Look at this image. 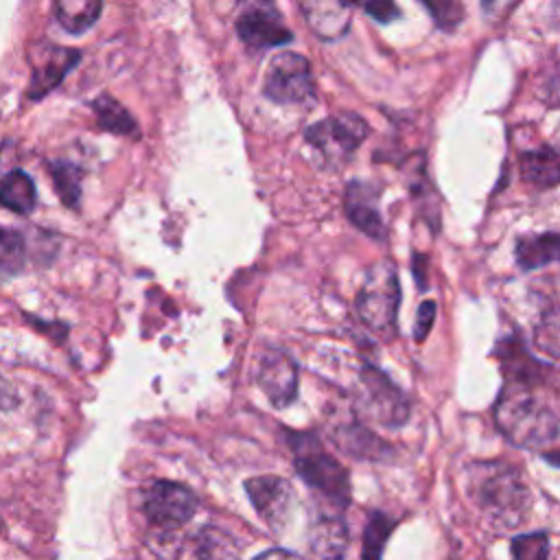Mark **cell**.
Returning <instances> with one entry per match:
<instances>
[{"label": "cell", "mask_w": 560, "mask_h": 560, "mask_svg": "<svg viewBox=\"0 0 560 560\" xmlns=\"http://www.w3.org/2000/svg\"><path fill=\"white\" fill-rule=\"evenodd\" d=\"M475 508L497 532L516 529L529 512L532 494L518 468L505 462H477L468 472Z\"/></svg>", "instance_id": "cell-1"}, {"label": "cell", "mask_w": 560, "mask_h": 560, "mask_svg": "<svg viewBox=\"0 0 560 560\" xmlns=\"http://www.w3.org/2000/svg\"><path fill=\"white\" fill-rule=\"evenodd\" d=\"M540 385H510L494 407L499 431L518 448L545 451L558 442V411L553 398L538 394ZM545 387V385H542Z\"/></svg>", "instance_id": "cell-2"}, {"label": "cell", "mask_w": 560, "mask_h": 560, "mask_svg": "<svg viewBox=\"0 0 560 560\" xmlns=\"http://www.w3.org/2000/svg\"><path fill=\"white\" fill-rule=\"evenodd\" d=\"M287 442L293 453L295 472L302 477V481L332 505L341 510L348 508L352 497L348 470L322 446L319 438L306 431H289Z\"/></svg>", "instance_id": "cell-3"}, {"label": "cell", "mask_w": 560, "mask_h": 560, "mask_svg": "<svg viewBox=\"0 0 560 560\" xmlns=\"http://www.w3.org/2000/svg\"><path fill=\"white\" fill-rule=\"evenodd\" d=\"M400 304L398 273L389 260L372 265L357 295V313L361 322L381 339H392L396 332V315Z\"/></svg>", "instance_id": "cell-4"}, {"label": "cell", "mask_w": 560, "mask_h": 560, "mask_svg": "<svg viewBox=\"0 0 560 560\" xmlns=\"http://www.w3.org/2000/svg\"><path fill=\"white\" fill-rule=\"evenodd\" d=\"M368 136L365 120L354 112H337L311 125L304 133L324 168H341Z\"/></svg>", "instance_id": "cell-5"}, {"label": "cell", "mask_w": 560, "mask_h": 560, "mask_svg": "<svg viewBox=\"0 0 560 560\" xmlns=\"http://www.w3.org/2000/svg\"><path fill=\"white\" fill-rule=\"evenodd\" d=\"M361 418L378 422L387 429H398L409 418L407 396L374 365H363L359 374V394L354 402Z\"/></svg>", "instance_id": "cell-6"}, {"label": "cell", "mask_w": 560, "mask_h": 560, "mask_svg": "<svg viewBox=\"0 0 560 560\" xmlns=\"http://www.w3.org/2000/svg\"><path fill=\"white\" fill-rule=\"evenodd\" d=\"M262 94L280 105H306L315 98L311 63L300 52H278L262 81Z\"/></svg>", "instance_id": "cell-7"}, {"label": "cell", "mask_w": 560, "mask_h": 560, "mask_svg": "<svg viewBox=\"0 0 560 560\" xmlns=\"http://www.w3.org/2000/svg\"><path fill=\"white\" fill-rule=\"evenodd\" d=\"M140 508L151 529H182L197 512V497L177 481L160 479L142 490Z\"/></svg>", "instance_id": "cell-8"}, {"label": "cell", "mask_w": 560, "mask_h": 560, "mask_svg": "<svg viewBox=\"0 0 560 560\" xmlns=\"http://www.w3.org/2000/svg\"><path fill=\"white\" fill-rule=\"evenodd\" d=\"M245 492L258 516L273 532H282L291 518L295 494L287 479L276 475L252 477L245 481Z\"/></svg>", "instance_id": "cell-9"}, {"label": "cell", "mask_w": 560, "mask_h": 560, "mask_svg": "<svg viewBox=\"0 0 560 560\" xmlns=\"http://www.w3.org/2000/svg\"><path fill=\"white\" fill-rule=\"evenodd\" d=\"M236 33L252 50H267L289 44L293 33L271 4H249L236 18Z\"/></svg>", "instance_id": "cell-10"}, {"label": "cell", "mask_w": 560, "mask_h": 560, "mask_svg": "<svg viewBox=\"0 0 560 560\" xmlns=\"http://www.w3.org/2000/svg\"><path fill=\"white\" fill-rule=\"evenodd\" d=\"M256 378L262 394L278 409L291 405L298 396V365L284 350H265L258 361Z\"/></svg>", "instance_id": "cell-11"}, {"label": "cell", "mask_w": 560, "mask_h": 560, "mask_svg": "<svg viewBox=\"0 0 560 560\" xmlns=\"http://www.w3.org/2000/svg\"><path fill=\"white\" fill-rule=\"evenodd\" d=\"M346 214L357 230L374 241L385 238V221L378 210V188L370 182L354 179L346 188Z\"/></svg>", "instance_id": "cell-12"}, {"label": "cell", "mask_w": 560, "mask_h": 560, "mask_svg": "<svg viewBox=\"0 0 560 560\" xmlns=\"http://www.w3.org/2000/svg\"><path fill=\"white\" fill-rule=\"evenodd\" d=\"M81 52L74 48H61L52 44H44L39 59L33 61V79L28 88L31 98H42L50 90H55L63 77L79 63Z\"/></svg>", "instance_id": "cell-13"}, {"label": "cell", "mask_w": 560, "mask_h": 560, "mask_svg": "<svg viewBox=\"0 0 560 560\" xmlns=\"http://www.w3.org/2000/svg\"><path fill=\"white\" fill-rule=\"evenodd\" d=\"M330 438L332 442L348 455L359 459H387L394 448L383 442L376 433H372L368 427L361 424V420L350 418L337 424H330Z\"/></svg>", "instance_id": "cell-14"}, {"label": "cell", "mask_w": 560, "mask_h": 560, "mask_svg": "<svg viewBox=\"0 0 560 560\" xmlns=\"http://www.w3.org/2000/svg\"><path fill=\"white\" fill-rule=\"evenodd\" d=\"M350 4L337 0H308L300 4L308 28L324 42L341 39L350 31Z\"/></svg>", "instance_id": "cell-15"}, {"label": "cell", "mask_w": 560, "mask_h": 560, "mask_svg": "<svg viewBox=\"0 0 560 560\" xmlns=\"http://www.w3.org/2000/svg\"><path fill=\"white\" fill-rule=\"evenodd\" d=\"M348 540V527L341 518L322 516L311 532V551L315 560H343Z\"/></svg>", "instance_id": "cell-16"}, {"label": "cell", "mask_w": 560, "mask_h": 560, "mask_svg": "<svg viewBox=\"0 0 560 560\" xmlns=\"http://www.w3.org/2000/svg\"><path fill=\"white\" fill-rule=\"evenodd\" d=\"M192 536V560H238L241 547L234 536L219 527H201Z\"/></svg>", "instance_id": "cell-17"}, {"label": "cell", "mask_w": 560, "mask_h": 560, "mask_svg": "<svg viewBox=\"0 0 560 560\" xmlns=\"http://www.w3.org/2000/svg\"><path fill=\"white\" fill-rule=\"evenodd\" d=\"M558 234L556 232H542L518 238L514 247V258L523 271H532L538 267H545L549 262H556L558 258Z\"/></svg>", "instance_id": "cell-18"}, {"label": "cell", "mask_w": 560, "mask_h": 560, "mask_svg": "<svg viewBox=\"0 0 560 560\" xmlns=\"http://www.w3.org/2000/svg\"><path fill=\"white\" fill-rule=\"evenodd\" d=\"M521 175L525 182L534 186L553 188L560 179L558 153L551 147H538L534 151H525L521 155Z\"/></svg>", "instance_id": "cell-19"}, {"label": "cell", "mask_w": 560, "mask_h": 560, "mask_svg": "<svg viewBox=\"0 0 560 560\" xmlns=\"http://www.w3.org/2000/svg\"><path fill=\"white\" fill-rule=\"evenodd\" d=\"M92 112H94L101 129L116 133V136H129V138L140 136L133 116L114 96H109V94L96 96L92 101Z\"/></svg>", "instance_id": "cell-20"}, {"label": "cell", "mask_w": 560, "mask_h": 560, "mask_svg": "<svg viewBox=\"0 0 560 560\" xmlns=\"http://www.w3.org/2000/svg\"><path fill=\"white\" fill-rule=\"evenodd\" d=\"M37 201V192H35V184L33 179L15 168L11 173H7L0 182V203L18 214H28L35 208Z\"/></svg>", "instance_id": "cell-21"}, {"label": "cell", "mask_w": 560, "mask_h": 560, "mask_svg": "<svg viewBox=\"0 0 560 560\" xmlns=\"http://www.w3.org/2000/svg\"><path fill=\"white\" fill-rule=\"evenodd\" d=\"M52 9H55L57 22L68 33L79 35L96 22L103 4L96 0H59V2H55Z\"/></svg>", "instance_id": "cell-22"}, {"label": "cell", "mask_w": 560, "mask_h": 560, "mask_svg": "<svg viewBox=\"0 0 560 560\" xmlns=\"http://www.w3.org/2000/svg\"><path fill=\"white\" fill-rule=\"evenodd\" d=\"M50 177L55 184V190L59 195V199L68 206V208H79L81 203V168L72 162L59 160L50 164Z\"/></svg>", "instance_id": "cell-23"}, {"label": "cell", "mask_w": 560, "mask_h": 560, "mask_svg": "<svg viewBox=\"0 0 560 560\" xmlns=\"http://www.w3.org/2000/svg\"><path fill=\"white\" fill-rule=\"evenodd\" d=\"M24 262H26L24 236L15 230L0 228V278L20 273L24 269Z\"/></svg>", "instance_id": "cell-24"}, {"label": "cell", "mask_w": 560, "mask_h": 560, "mask_svg": "<svg viewBox=\"0 0 560 560\" xmlns=\"http://www.w3.org/2000/svg\"><path fill=\"white\" fill-rule=\"evenodd\" d=\"M396 521L383 512H370L363 532V560H381L383 547L394 529Z\"/></svg>", "instance_id": "cell-25"}, {"label": "cell", "mask_w": 560, "mask_h": 560, "mask_svg": "<svg viewBox=\"0 0 560 560\" xmlns=\"http://www.w3.org/2000/svg\"><path fill=\"white\" fill-rule=\"evenodd\" d=\"M512 560H549V536L532 532L512 538Z\"/></svg>", "instance_id": "cell-26"}, {"label": "cell", "mask_w": 560, "mask_h": 560, "mask_svg": "<svg viewBox=\"0 0 560 560\" xmlns=\"http://www.w3.org/2000/svg\"><path fill=\"white\" fill-rule=\"evenodd\" d=\"M424 9L431 13L433 18V24L448 33L453 28L459 26V22L464 20V7L462 2H455V0H438V2H422Z\"/></svg>", "instance_id": "cell-27"}, {"label": "cell", "mask_w": 560, "mask_h": 560, "mask_svg": "<svg viewBox=\"0 0 560 560\" xmlns=\"http://www.w3.org/2000/svg\"><path fill=\"white\" fill-rule=\"evenodd\" d=\"M536 346L545 352H549V357L558 354V315L556 308H551L549 313L542 315V324L536 328Z\"/></svg>", "instance_id": "cell-28"}, {"label": "cell", "mask_w": 560, "mask_h": 560, "mask_svg": "<svg viewBox=\"0 0 560 560\" xmlns=\"http://www.w3.org/2000/svg\"><path fill=\"white\" fill-rule=\"evenodd\" d=\"M433 319H435V302L427 300V302L420 304L418 315H416V324H413V339L416 341H422L427 337V332L433 326Z\"/></svg>", "instance_id": "cell-29"}, {"label": "cell", "mask_w": 560, "mask_h": 560, "mask_svg": "<svg viewBox=\"0 0 560 560\" xmlns=\"http://www.w3.org/2000/svg\"><path fill=\"white\" fill-rule=\"evenodd\" d=\"M361 9H363L365 13H370V15H372L376 22H381V24L394 22L396 18H400V9H398L394 2H389V0L365 2V4H361Z\"/></svg>", "instance_id": "cell-30"}, {"label": "cell", "mask_w": 560, "mask_h": 560, "mask_svg": "<svg viewBox=\"0 0 560 560\" xmlns=\"http://www.w3.org/2000/svg\"><path fill=\"white\" fill-rule=\"evenodd\" d=\"M413 278L420 291H427V256L424 254H413Z\"/></svg>", "instance_id": "cell-31"}, {"label": "cell", "mask_w": 560, "mask_h": 560, "mask_svg": "<svg viewBox=\"0 0 560 560\" xmlns=\"http://www.w3.org/2000/svg\"><path fill=\"white\" fill-rule=\"evenodd\" d=\"M254 560H304V558L293 553V551H289V549H269V551L256 556Z\"/></svg>", "instance_id": "cell-32"}, {"label": "cell", "mask_w": 560, "mask_h": 560, "mask_svg": "<svg viewBox=\"0 0 560 560\" xmlns=\"http://www.w3.org/2000/svg\"><path fill=\"white\" fill-rule=\"evenodd\" d=\"M15 402H18V396H15L13 387L0 378V409H9Z\"/></svg>", "instance_id": "cell-33"}]
</instances>
